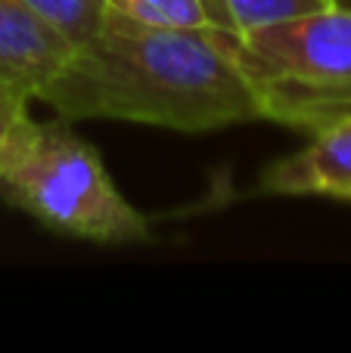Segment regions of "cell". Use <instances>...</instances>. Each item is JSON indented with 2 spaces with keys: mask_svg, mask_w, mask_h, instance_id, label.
<instances>
[{
  "mask_svg": "<svg viewBox=\"0 0 351 353\" xmlns=\"http://www.w3.org/2000/svg\"><path fill=\"white\" fill-rule=\"evenodd\" d=\"M66 118H109L205 134L261 121L255 97L211 28H143L103 19L41 90Z\"/></svg>",
  "mask_w": 351,
  "mask_h": 353,
  "instance_id": "cell-1",
  "label": "cell"
},
{
  "mask_svg": "<svg viewBox=\"0 0 351 353\" xmlns=\"http://www.w3.org/2000/svg\"><path fill=\"white\" fill-rule=\"evenodd\" d=\"M211 31L246 78L258 118L314 134L351 115V6L330 3L240 37Z\"/></svg>",
  "mask_w": 351,
  "mask_h": 353,
  "instance_id": "cell-2",
  "label": "cell"
},
{
  "mask_svg": "<svg viewBox=\"0 0 351 353\" xmlns=\"http://www.w3.org/2000/svg\"><path fill=\"white\" fill-rule=\"evenodd\" d=\"M0 195L59 236L99 245L153 239L149 220L118 192L99 152L59 121H37L25 149L0 174Z\"/></svg>",
  "mask_w": 351,
  "mask_h": 353,
  "instance_id": "cell-3",
  "label": "cell"
},
{
  "mask_svg": "<svg viewBox=\"0 0 351 353\" xmlns=\"http://www.w3.org/2000/svg\"><path fill=\"white\" fill-rule=\"evenodd\" d=\"M68 56L72 43L25 0H0V99H37Z\"/></svg>",
  "mask_w": 351,
  "mask_h": 353,
  "instance_id": "cell-4",
  "label": "cell"
},
{
  "mask_svg": "<svg viewBox=\"0 0 351 353\" xmlns=\"http://www.w3.org/2000/svg\"><path fill=\"white\" fill-rule=\"evenodd\" d=\"M265 195H327L351 201V115L311 134L298 152L277 159L261 174Z\"/></svg>",
  "mask_w": 351,
  "mask_h": 353,
  "instance_id": "cell-5",
  "label": "cell"
},
{
  "mask_svg": "<svg viewBox=\"0 0 351 353\" xmlns=\"http://www.w3.org/2000/svg\"><path fill=\"white\" fill-rule=\"evenodd\" d=\"M330 3L336 0H202L209 28H221L236 37L283 19L323 10Z\"/></svg>",
  "mask_w": 351,
  "mask_h": 353,
  "instance_id": "cell-6",
  "label": "cell"
},
{
  "mask_svg": "<svg viewBox=\"0 0 351 353\" xmlns=\"http://www.w3.org/2000/svg\"><path fill=\"white\" fill-rule=\"evenodd\" d=\"M106 19L143 28H209L202 0H106Z\"/></svg>",
  "mask_w": 351,
  "mask_h": 353,
  "instance_id": "cell-7",
  "label": "cell"
},
{
  "mask_svg": "<svg viewBox=\"0 0 351 353\" xmlns=\"http://www.w3.org/2000/svg\"><path fill=\"white\" fill-rule=\"evenodd\" d=\"M53 31H59L68 43H87L106 19V0H25Z\"/></svg>",
  "mask_w": 351,
  "mask_h": 353,
  "instance_id": "cell-8",
  "label": "cell"
},
{
  "mask_svg": "<svg viewBox=\"0 0 351 353\" xmlns=\"http://www.w3.org/2000/svg\"><path fill=\"white\" fill-rule=\"evenodd\" d=\"M37 121L28 115V103L0 99V174L16 161V155L31 140Z\"/></svg>",
  "mask_w": 351,
  "mask_h": 353,
  "instance_id": "cell-9",
  "label": "cell"
},
{
  "mask_svg": "<svg viewBox=\"0 0 351 353\" xmlns=\"http://www.w3.org/2000/svg\"><path fill=\"white\" fill-rule=\"evenodd\" d=\"M336 3H342V6H351V0H336Z\"/></svg>",
  "mask_w": 351,
  "mask_h": 353,
  "instance_id": "cell-10",
  "label": "cell"
}]
</instances>
